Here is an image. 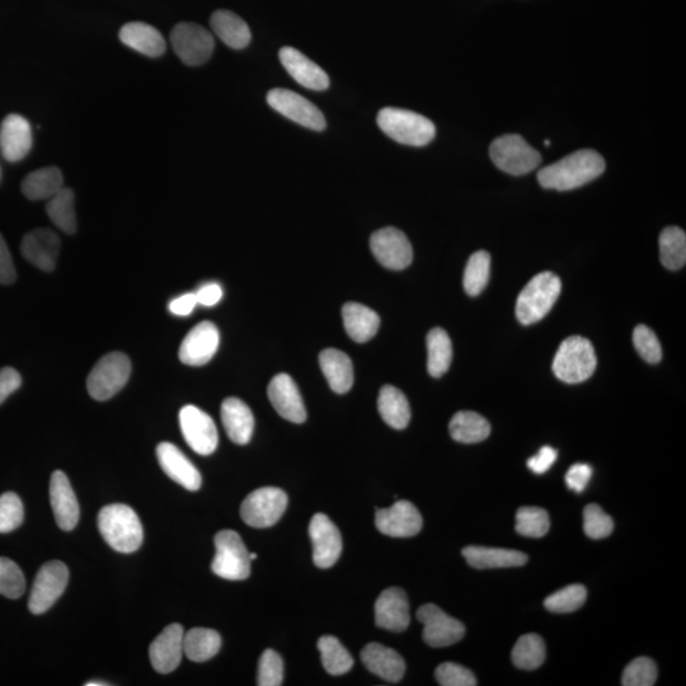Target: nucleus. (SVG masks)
Wrapping results in <instances>:
<instances>
[{
  "label": "nucleus",
  "mask_w": 686,
  "mask_h": 686,
  "mask_svg": "<svg viewBox=\"0 0 686 686\" xmlns=\"http://www.w3.org/2000/svg\"><path fill=\"white\" fill-rule=\"evenodd\" d=\"M551 528L548 512L540 507H521L516 512V532L526 538H543Z\"/></svg>",
  "instance_id": "nucleus-44"
},
{
  "label": "nucleus",
  "mask_w": 686,
  "mask_h": 686,
  "mask_svg": "<svg viewBox=\"0 0 686 686\" xmlns=\"http://www.w3.org/2000/svg\"><path fill=\"white\" fill-rule=\"evenodd\" d=\"M492 162L512 176H524L542 163V155L525 142L523 136L502 135L491 144Z\"/></svg>",
  "instance_id": "nucleus-8"
},
{
  "label": "nucleus",
  "mask_w": 686,
  "mask_h": 686,
  "mask_svg": "<svg viewBox=\"0 0 686 686\" xmlns=\"http://www.w3.org/2000/svg\"><path fill=\"white\" fill-rule=\"evenodd\" d=\"M318 650L321 652L322 665L328 674L343 675L349 673L354 666V659L350 652L341 645L336 637L323 636L319 638Z\"/></svg>",
  "instance_id": "nucleus-41"
},
{
  "label": "nucleus",
  "mask_w": 686,
  "mask_h": 686,
  "mask_svg": "<svg viewBox=\"0 0 686 686\" xmlns=\"http://www.w3.org/2000/svg\"><path fill=\"white\" fill-rule=\"evenodd\" d=\"M319 364L333 392L345 394L350 391L354 384V365L345 352L324 350L319 355Z\"/></svg>",
  "instance_id": "nucleus-31"
},
{
  "label": "nucleus",
  "mask_w": 686,
  "mask_h": 686,
  "mask_svg": "<svg viewBox=\"0 0 686 686\" xmlns=\"http://www.w3.org/2000/svg\"><path fill=\"white\" fill-rule=\"evenodd\" d=\"M491 256L486 251L473 253L465 266L464 271V290L471 296H477L486 289L490 280Z\"/></svg>",
  "instance_id": "nucleus-43"
},
{
  "label": "nucleus",
  "mask_w": 686,
  "mask_h": 686,
  "mask_svg": "<svg viewBox=\"0 0 686 686\" xmlns=\"http://www.w3.org/2000/svg\"><path fill=\"white\" fill-rule=\"evenodd\" d=\"M25 519L21 498L13 492L0 496V534L11 533L20 528Z\"/></svg>",
  "instance_id": "nucleus-47"
},
{
  "label": "nucleus",
  "mask_w": 686,
  "mask_h": 686,
  "mask_svg": "<svg viewBox=\"0 0 686 686\" xmlns=\"http://www.w3.org/2000/svg\"><path fill=\"white\" fill-rule=\"evenodd\" d=\"M462 553L468 565L478 570L521 567L529 559L525 553L514 551V549L476 547V545L464 548Z\"/></svg>",
  "instance_id": "nucleus-30"
},
{
  "label": "nucleus",
  "mask_w": 686,
  "mask_h": 686,
  "mask_svg": "<svg viewBox=\"0 0 686 686\" xmlns=\"http://www.w3.org/2000/svg\"><path fill=\"white\" fill-rule=\"evenodd\" d=\"M544 144L545 145H551V140H545Z\"/></svg>",
  "instance_id": "nucleus-61"
},
{
  "label": "nucleus",
  "mask_w": 686,
  "mask_h": 686,
  "mask_svg": "<svg viewBox=\"0 0 686 686\" xmlns=\"http://www.w3.org/2000/svg\"><path fill=\"white\" fill-rule=\"evenodd\" d=\"M377 122L380 130L394 142L410 147H425L436 135L434 122L402 108H383L379 111Z\"/></svg>",
  "instance_id": "nucleus-3"
},
{
  "label": "nucleus",
  "mask_w": 686,
  "mask_h": 686,
  "mask_svg": "<svg viewBox=\"0 0 686 686\" xmlns=\"http://www.w3.org/2000/svg\"><path fill=\"white\" fill-rule=\"evenodd\" d=\"M50 502L59 528L65 532L73 530L79 521V504L67 474L61 471L51 476Z\"/></svg>",
  "instance_id": "nucleus-25"
},
{
  "label": "nucleus",
  "mask_w": 686,
  "mask_h": 686,
  "mask_svg": "<svg viewBox=\"0 0 686 686\" xmlns=\"http://www.w3.org/2000/svg\"><path fill=\"white\" fill-rule=\"evenodd\" d=\"M453 360V345L444 330L434 328L427 335V370L431 377L440 378L449 370Z\"/></svg>",
  "instance_id": "nucleus-38"
},
{
  "label": "nucleus",
  "mask_w": 686,
  "mask_h": 686,
  "mask_svg": "<svg viewBox=\"0 0 686 686\" xmlns=\"http://www.w3.org/2000/svg\"><path fill=\"white\" fill-rule=\"evenodd\" d=\"M587 590L585 586L576 584L554 592L544 601L545 609L552 613H572L585 604Z\"/></svg>",
  "instance_id": "nucleus-45"
},
{
  "label": "nucleus",
  "mask_w": 686,
  "mask_h": 686,
  "mask_svg": "<svg viewBox=\"0 0 686 686\" xmlns=\"http://www.w3.org/2000/svg\"><path fill=\"white\" fill-rule=\"evenodd\" d=\"M584 530L591 539L608 538L614 530V521L599 505H587L584 510Z\"/></svg>",
  "instance_id": "nucleus-48"
},
{
  "label": "nucleus",
  "mask_w": 686,
  "mask_h": 686,
  "mask_svg": "<svg viewBox=\"0 0 686 686\" xmlns=\"http://www.w3.org/2000/svg\"><path fill=\"white\" fill-rule=\"evenodd\" d=\"M512 662L521 670L532 671L543 665L545 660V643L535 633L520 637L511 653Z\"/></svg>",
  "instance_id": "nucleus-42"
},
{
  "label": "nucleus",
  "mask_w": 686,
  "mask_h": 686,
  "mask_svg": "<svg viewBox=\"0 0 686 686\" xmlns=\"http://www.w3.org/2000/svg\"><path fill=\"white\" fill-rule=\"evenodd\" d=\"M197 304L199 303H197L196 294L187 293L180 296V298L172 300V302L169 303V310H171V313L175 314V316L187 317L194 312Z\"/></svg>",
  "instance_id": "nucleus-58"
},
{
  "label": "nucleus",
  "mask_w": 686,
  "mask_h": 686,
  "mask_svg": "<svg viewBox=\"0 0 686 686\" xmlns=\"http://www.w3.org/2000/svg\"><path fill=\"white\" fill-rule=\"evenodd\" d=\"M171 42L178 58L190 67L205 64L215 49L214 36L196 23H178L172 30Z\"/></svg>",
  "instance_id": "nucleus-10"
},
{
  "label": "nucleus",
  "mask_w": 686,
  "mask_h": 686,
  "mask_svg": "<svg viewBox=\"0 0 686 686\" xmlns=\"http://www.w3.org/2000/svg\"><path fill=\"white\" fill-rule=\"evenodd\" d=\"M371 252L380 265L389 270L407 269L413 260V249L406 234L397 228H383L370 238Z\"/></svg>",
  "instance_id": "nucleus-15"
},
{
  "label": "nucleus",
  "mask_w": 686,
  "mask_h": 686,
  "mask_svg": "<svg viewBox=\"0 0 686 686\" xmlns=\"http://www.w3.org/2000/svg\"><path fill=\"white\" fill-rule=\"evenodd\" d=\"M98 529L106 543L120 553H134L142 547L143 525L131 507L114 504L103 507L98 514Z\"/></svg>",
  "instance_id": "nucleus-2"
},
{
  "label": "nucleus",
  "mask_w": 686,
  "mask_h": 686,
  "mask_svg": "<svg viewBox=\"0 0 686 686\" xmlns=\"http://www.w3.org/2000/svg\"><path fill=\"white\" fill-rule=\"evenodd\" d=\"M436 680L443 686H474L477 685L476 676L471 670L454 662H445L435 671Z\"/></svg>",
  "instance_id": "nucleus-52"
},
{
  "label": "nucleus",
  "mask_w": 686,
  "mask_h": 686,
  "mask_svg": "<svg viewBox=\"0 0 686 686\" xmlns=\"http://www.w3.org/2000/svg\"><path fill=\"white\" fill-rule=\"evenodd\" d=\"M107 683H100V681H89L86 686H106Z\"/></svg>",
  "instance_id": "nucleus-59"
},
{
  "label": "nucleus",
  "mask_w": 686,
  "mask_h": 686,
  "mask_svg": "<svg viewBox=\"0 0 686 686\" xmlns=\"http://www.w3.org/2000/svg\"><path fill=\"white\" fill-rule=\"evenodd\" d=\"M657 680V666L648 657H638L624 670V686H652Z\"/></svg>",
  "instance_id": "nucleus-49"
},
{
  "label": "nucleus",
  "mask_w": 686,
  "mask_h": 686,
  "mask_svg": "<svg viewBox=\"0 0 686 686\" xmlns=\"http://www.w3.org/2000/svg\"><path fill=\"white\" fill-rule=\"evenodd\" d=\"M410 622V603L406 592L399 587L384 590L375 603V624L387 631L403 632Z\"/></svg>",
  "instance_id": "nucleus-20"
},
{
  "label": "nucleus",
  "mask_w": 686,
  "mask_h": 686,
  "mask_svg": "<svg viewBox=\"0 0 686 686\" xmlns=\"http://www.w3.org/2000/svg\"><path fill=\"white\" fill-rule=\"evenodd\" d=\"M0 180H2V168H0Z\"/></svg>",
  "instance_id": "nucleus-62"
},
{
  "label": "nucleus",
  "mask_w": 686,
  "mask_h": 686,
  "mask_svg": "<svg viewBox=\"0 0 686 686\" xmlns=\"http://www.w3.org/2000/svg\"><path fill=\"white\" fill-rule=\"evenodd\" d=\"M267 103L279 114L296 124L314 131L326 129L327 122L321 110L312 102L289 89L275 88L267 95Z\"/></svg>",
  "instance_id": "nucleus-12"
},
{
  "label": "nucleus",
  "mask_w": 686,
  "mask_h": 686,
  "mask_svg": "<svg viewBox=\"0 0 686 686\" xmlns=\"http://www.w3.org/2000/svg\"><path fill=\"white\" fill-rule=\"evenodd\" d=\"M361 660L370 673L389 681V683H398L406 673V662L402 656L392 648L380 645V643H369L361 651Z\"/></svg>",
  "instance_id": "nucleus-27"
},
{
  "label": "nucleus",
  "mask_w": 686,
  "mask_h": 686,
  "mask_svg": "<svg viewBox=\"0 0 686 686\" xmlns=\"http://www.w3.org/2000/svg\"><path fill=\"white\" fill-rule=\"evenodd\" d=\"M22 384L20 373L13 368L0 369V404L6 402V399L18 389Z\"/></svg>",
  "instance_id": "nucleus-56"
},
{
  "label": "nucleus",
  "mask_w": 686,
  "mask_h": 686,
  "mask_svg": "<svg viewBox=\"0 0 686 686\" xmlns=\"http://www.w3.org/2000/svg\"><path fill=\"white\" fill-rule=\"evenodd\" d=\"M557 457L556 449H553L552 446H543L537 455L528 460V467L535 474L547 473L552 468L554 462H556Z\"/></svg>",
  "instance_id": "nucleus-55"
},
{
  "label": "nucleus",
  "mask_w": 686,
  "mask_h": 686,
  "mask_svg": "<svg viewBox=\"0 0 686 686\" xmlns=\"http://www.w3.org/2000/svg\"><path fill=\"white\" fill-rule=\"evenodd\" d=\"M159 464L172 481L185 487L189 491H197L201 487L202 478L191 460L182 453L176 445L161 443L157 446Z\"/></svg>",
  "instance_id": "nucleus-26"
},
{
  "label": "nucleus",
  "mask_w": 686,
  "mask_h": 686,
  "mask_svg": "<svg viewBox=\"0 0 686 686\" xmlns=\"http://www.w3.org/2000/svg\"><path fill=\"white\" fill-rule=\"evenodd\" d=\"M417 619L424 624V641L430 647L441 648L455 645L465 636V627L458 619L450 617L438 605H422Z\"/></svg>",
  "instance_id": "nucleus-13"
},
{
  "label": "nucleus",
  "mask_w": 686,
  "mask_h": 686,
  "mask_svg": "<svg viewBox=\"0 0 686 686\" xmlns=\"http://www.w3.org/2000/svg\"><path fill=\"white\" fill-rule=\"evenodd\" d=\"M284 680V662L279 653L266 650L258 664L257 684L260 686H279Z\"/></svg>",
  "instance_id": "nucleus-50"
},
{
  "label": "nucleus",
  "mask_w": 686,
  "mask_h": 686,
  "mask_svg": "<svg viewBox=\"0 0 686 686\" xmlns=\"http://www.w3.org/2000/svg\"><path fill=\"white\" fill-rule=\"evenodd\" d=\"M375 525L380 533L393 538H411L421 532L424 520L410 501H397L389 509L377 510Z\"/></svg>",
  "instance_id": "nucleus-16"
},
{
  "label": "nucleus",
  "mask_w": 686,
  "mask_h": 686,
  "mask_svg": "<svg viewBox=\"0 0 686 686\" xmlns=\"http://www.w3.org/2000/svg\"><path fill=\"white\" fill-rule=\"evenodd\" d=\"M449 431L451 438L462 444H476L486 440L491 434L490 422L479 413L462 411L451 418Z\"/></svg>",
  "instance_id": "nucleus-36"
},
{
  "label": "nucleus",
  "mask_w": 686,
  "mask_h": 686,
  "mask_svg": "<svg viewBox=\"0 0 686 686\" xmlns=\"http://www.w3.org/2000/svg\"><path fill=\"white\" fill-rule=\"evenodd\" d=\"M604 158L592 149L577 150L561 161L540 169L538 182L543 189L571 191L596 180L605 171Z\"/></svg>",
  "instance_id": "nucleus-1"
},
{
  "label": "nucleus",
  "mask_w": 686,
  "mask_h": 686,
  "mask_svg": "<svg viewBox=\"0 0 686 686\" xmlns=\"http://www.w3.org/2000/svg\"><path fill=\"white\" fill-rule=\"evenodd\" d=\"M309 535L313 543V561L318 568L336 565L342 553L340 530L324 514H316L310 520Z\"/></svg>",
  "instance_id": "nucleus-17"
},
{
  "label": "nucleus",
  "mask_w": 686,
  "mask_h": 686,
  "mask_svg": "<svg viewBox=\"0 0 686 686\" xmlns=\"http://www.w3.org/2000/svg\"><path fill=\"white\" fill-rule=\"evenodd\" d=\"M16 279L17 274L11 252H9L6 239L0 234V284L11 285Z\"/></svg>",
  "instance_id": "nucleus-54"
},
{
  "label": "nucleus",
  "mask_w": 686,
  "mask_h": 686,
  "mask_svg": "<svg viewBox=\"0 0 686 686\" xmlns=\"http://www.w3.org/2000/svg\"><path fill=\"white\" fill-rule=\"evenodd\" d=\"M131 361L122 352H110L102 357L87 379L89 394L96 401H107L129 382Z\"/></svg>",
  "instance_id": "nucleus-7"
},
{
  "label": "nucleus",
  "mask_w": 686,
  "mask_h": 686,
  "mask_svg": "<svg viewBox=\"0 0 686 686\" xmlns=\"http://www.w3.org/2000/svg\"><path fill=\"white\" fill-rule=\"evenodd\" d=\"M26 589V580L17 563L0 557V595L9 599L21 598Z\"/></svg>",
  "instance_id": "nucleus-46"
},
{
  "label": "nucleus",
  "mask_w": 686,
  "mask_h": 686,
  "mask_svg": "<svg viewBox=\"0 0 686 686\" xmlns=\"http://www.w3.org/2000/svg\"><path fill=\"white\" fill-rule=\"evenodd\" d=\"M347 335L357 343L368 342L377 335L380 318L373 309L359 303H347L342 308Z\"/></svg>",
  "instance_id": "nucleus-32"
},
{
  "label": "nucleus",
  "mask_w": 686,
  "mask_h": 686,
  "mask_svg": "<svg viewBox=\"0 0 686 686\" xmlns=\"http://www.w3.org/2000/svg\"><path fill=\"white\" fill-rule=\"evenodd\" d=\"M279 56L286 72L300 86L317 92L326 91L330 87L328 74L299 50L285 46L280 50Z\"/></svg>",
  "instance_id": "nucleus-24"
},
{
  "label": "nucleus",
  "mask_w": 686,
  "mask_h": 686,
  "mask_svg": "<svg viewBox=\"0 0 686 686\" xmlns=\"http://www.w3.org/2000/svg\"><path fill=\"white\" fill-rule=\"evenodd\" d=\"M214 34L234 50L247 48L251 42V30L241 17L230 11H216L210 18Z\"/></svg>",
  "instance_id": "nucleus-33"
},
{
  "label": "nucleus",
  "mask_w": 686,
  "mask_h": 686,
  "mask_svg": "<svg viewBox=\"0 0 686 686\" xmlns=\"http://www.w3.org/2000/svg\"><path fill=\"white\" fill-rule=\"evenodd\" d=\"M220 335L214 323L201 322L187 333L178 356L183 364L202 366L213 359L219 349Z\"/></svg>",
  "instance_id": "nucleus-18"
},
{
  "label": "nucleus",
  "mask_w": 686,
  "mask_h": 686,
  "mask_svg": "<svg viewBox=\"0 0 686 686\" xmlns=\"http://www.w3.org/2000/svg\"><path fill=\"white\" fill-rule=\"evenodd\" d=\"M215 557L211 570L224 580L242 581L251 575V558L246 545L233 530H222L215 535Z\"/></svg>",
  "instance_id": "nucleus-6"
},
{
  "label": "nucleus",
  "mask_w": 686,
  "mask_h": 686,
  "mask_svg": "<svg viewBox=\"0 0 686 686\" xmlns=\"http://www.w3.org/2000/svg\"><path fill=\"white\" fill-rule=\"evenodd\" d=\"M660 258L666 269H683L686 262V234L683 229H664L660 236Z\"/></svg>",
  "instance_id": "nucleus-40"
},
{
  "label": "nucleus",
  "mask_w": 686,
  "mask_h": 686,
  "mask_svg": "<svg viewBox=\"0 0 686 686\" xmlns=\"http://www.w3.org/2000/svg\"><path fill=\"white\" fill-rule=\"evenodd\" d=\"M561 279L545 271L534 276L521 291L516 302V317L524 326L538 323L547 316L561 295Z\"/></svg>",
  "instance_id": "nucleus-4"
},
{
  "label": "nucleus",
  "mask_w": 686,
  "mask_h": 686,
  "mask_svg": "<svg viewBox=\"0 0 686 686\" xmlns=\"http://www.w3.org/2000/svg\"><path fill=\"white\" fill-rule=\"evenodd\" d=\"M68 581V567L63 562L45 563L37 572L34 586H32L30 600H28L30 612L36 615L48 612L67 589Z\"/></svg>",
  "instance_id": "nucleus-11"
},
{
  "label": "nucleus",
  "mask_w": 686,
  "mask_h": 686,
  "mask_svg": "<svg viewBox=\"0 0 686 686\" xmlns=\"http://www.w3.org/2000/svg\"><path fill=\"white\" fill-rule=\"evenodd\" d=\"M598 359L594 346L584 337L572 336L562 342L553 360V373L567 384H579L592 377Z\"/></svg>",
  "instance_id": "nucleus-5"
},
{
  "label": "nucleus",
  "mask_w": 686,
  "mask_h": 686,
  "mask_svg": "<svg viewBox=\"0 0 686 686\" xmlns=\"http://www.w3.org/2000/svg\"><path fill=\"white\" fill-rule=\"evenodd\" d=\"M64 187V177L58 167H45L31 172L22 181V194L28 200H50Z\"/></svg>",
  "instance_id": "nucleus-34"
},
{
  "label": "nucleus",
  "mask_w": 686,
  "mask_h": 686,
  "mask_svg": "<svg viewBox=\"0 0 686 686\" xmlns=\"http://www.w3.org/2000/svg\"><path fill=\"white\" fill-rule=\"evenodd\" d=\"M633 343L639 356L647 363H660L662 359L661 343L651 328L639 324L633 332Z\"/></svg>",
  "instance_id": "nucleus-51"
},
{
  "label": "nucleus",
  "mask_w": 686,
  "mask_h": 686,
  "mask_svg": "<svg viewBox=\"0 0 686 686\" xmlns=\"http://www.w3.org/2000/svg\"><path fill=\"white\" fill-rule=\"evenodd\" d=\"M34 144L30 122L21 115H8L0 125V153L11 163L22 161Z\"/></svg>",
  "instance_id": "nucleus-23"
},
{
  "label": "nucleus",
  "mask_w": 686,
  "mask_h": 686,
  "mask_svg": "<svg viewBox=\"0 0 686 686\" xmlns=\"http://www.w3.org/2000/svg\"><path fill=\"white\" fill-rule=\"evenodd\" d=\"M197 303L204 307H214L223 298V289L219 284H206L196 291Z\"/></svg>",
  "instance_id": "nucleus-57"
},
{
  "label": "nucleus",
  "mask_w": 686,
  "mask_h": 686,
  "mask_svg": "<svg viewBox=\"0 0 686 686\" xmlns=\"http://www.w3.org/2000/svg\"><path fill=\"white\" fill-rule=\"evenodd\" d=\"M185 631L181 624H171L154 639L149 648L150 662L155 671L169 674L181 664Z\"/></svg>",
  "instance_id": "nucleus-21"
},
{
  "label": "nucleus",
  "mask_w": 686,
  "mask_h": 686,
  "mask_svg": "<svg viewBox=\"0 0 686 686\" xmlns=\"http://www.w3.org/2000/svg\"><path fill=\"white\" fill-rule=\"evenodd\" d=\"M60 247V238L54 230L37 228L23 237L21 253L37 269L50 272L55 269Z\"/></svg>",
  "instance_id": "nucleus-19"
},
{
  "label": "nucleus",
  "mask_w": 686,
  "mask_h": 686,
  "mask_svg": "<svg viewBox=\"0 0 686 686\" xmlns=\"http://www.w3.org/2000/svg\"><path fill=\"white\" fill-rule=\"evenodd\" d=\"M180 426L183 438L195 453L206 457L218 448L219 436L215 422L199 407L191 404L183 407L180 411Z\"/></svg>",
  "instance_id": "nucleus-14"
},
{
  "label": "nucleus",
  "mask_w": 686,
  "mask_h": 686,
  "mask_svg": "<svg viewBox=\"0 0 686 686\" xmlns=\"http://www.w3.org/2000/svg\"><path fill=\"white\" fill-rule=\"evenodd\" d=\"M378 410L385 424L396 430L406 429L411 421L408 399L398 388L384 385L379 393Z\"/></svg>",
  "instance_id": "nucleus-35"
},
{
  "label": "nucleus",
  "mask_w": 686,
  "mask_h": 686,
  "mask_svg": "<svg viewBox=\"0 0 686 686\" xmlns=\"http://www.w3.org/2000/svg\"><path fill=\"white\" fill-rule=\"evenodd\" d=\"M269 398L272 406L285 420L303 424L307 420L302 394L288 374H277L269 385Z\"/></svg>",
  "instance_id": "nucleus-22"
},
{
  "label": "nucleus",
  "mask_w": 686,
  "mask_h": 686,
  "mask_svg": "<svg viewBox=\"0 0 686 686\" xmlns=\"http://www.w3.org/2000/svg\"><path fill=\"white\" fill-rule=\"evenodd\" d=\"M220 647H222V637L214 629L192 628L183 637V653L194 662L213 659Z\"/></svg>",
  "instance_id": "nucleus-37"
},
{
  "label": "nucleus",
  "mask_w": 686,
  "mask_h": 686,
  "mask_svg": "<svg viewBox=\"0 0 686 686\" xmlns=\"http://www.w3.org/2000/svg\"><path fill=\"white\" fill-rule=\"evenodd\" d=\"M222 421L229 439L238 445L251 441L255 417L251 408L238 398H227L222 404Z\"/></svg>",
  "instance_id": "nucleus-28"
},
{
  "label": "nucleus",
  "mask_w": 686,
  "mask_h": 686,
  "mask_svg": "<svg viewBox=\"0 0 686 686\" xmlns=\"http://www.w3.org/2000/svg\"><path fill=\"white\" fill-rule=\"evenodd\" d=\"M592 476V468L587 464L572 465L566 474V483L570 490L580 493L589 485Z\"/></svg>",
  "instance_id": "nucleus-53"
},
{
  "label": "nucleus",
  "mask_w": 686,
  "mask_h": 686,
  "mask_svg": "<svg viewBox=\"0 0 686 686\" xmlns=\"http://www.w3.org/2000/svg\"><path fill=\"white\" fill-rule=\"evenodd\" d=\"M120 40L128 48L149 58L162 56L167 48L161 32L144 22L126 23L120 30Z\"/></svg>",
  "instance_id": "nucleus-29"
},
{
  "label": "nucleus",
  "mask_w": 686,
  "mask_h": 686,
  "mask_svg": "<svg viewBox=\"0 0 686 686\" xmlns=\"http://www.w3.org/2000/svg\"><path fill=\"white\" fill-rule=\"evenodd\" d=\"M249 558H251V561H255V559H257V554L256 553H249Z\"/></svg>",
  "instance_id": "nucleus-60"
},
{
  "label": "nucleus",
  "mask_w": 686,
  "mask_h": 686,
  "mask_svg": "<svg viewBox=\"0 0 686 686\" xmlns=\"http://www.w3.org/2000/svg\"><path fill=\"white\" fill-rule=\"evenodd\" d=\"M288 507V495L280 488L263 487L246 497L241 506V516L252 528L265 529L275 525Z\"/></svg>",
  "instance_id": "nucleus-9"
},
{
  "label": "nucleus",
  "mask_w": 686,
  "mask_h": 686,
  "mask_svg": "<svg viewBox=\"0 0 686 686\" xmlns=\"http://www.w3.org/2000/svg\"><path fill=\"white\" fill-rule=\"evenodd\" d=\"M46 213L61 232L65 234L77 232V213H75V196L72 189L63 187L58 194L51 197L46 205Z\"/></svg>",
  "instance_id": "nucleus-39"
}]
</instances>
